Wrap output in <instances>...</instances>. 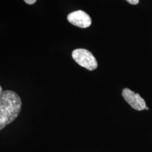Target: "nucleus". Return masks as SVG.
<instances>
[{
    "mask_svg": "<svg viewBox=\"0 0 152 152\" xmlns=\"http://www.w3.org/2000/svg\"><path fill=\"white\" fill-rule=\"evenodd\" d=\"M22 102L19 96L11 90L0 94V130L16 120L20 112Z\"/></svg>",
    "mask_w": 152,
    "mask_h": 152,
    "instance_id": "obj_1",
    "label": "nucleus"
},
{
    "mask_svg": "<svg viewBox=\"0 0 152 152\" xmlns=\"http://www.w3.org/2000/svg\"><path fill=\"white\" fill-rule=\"evenodd\" d=\"M72 55L77 63L89 71L95 70L98 67V63L95 58L87 50L76 49L72 52Z\"/></svg>",
    "mask_w": 152,
    "mask_h": 152,
    "instance_id": "obj_2",
    "label": "nucleus"
},
{
    "mask_svg": "<svg viewBox=\"0 0 152 152\" xmlns=\"http://www.w3.org/2000/svg\"><path fill=\"white\" fill-rule=\"evenodd\" d=\"M122 95L126 102L132 108L137 110H142L145 109V102L139 94H136L130 89L126 88L123 90Z\"/></svg>",
    "mask_w": 152,
    "mask_h": 152,
    "instance_id": "obj_3",
    "label": "nucleus"
},
{
    "mask_svg": "<svg viewBox=\"0 0 152 152\" xmlns=\"http://www.w3.org/2000/svg\"><path fill=\"white\" fill-rule=\"evenodd\" d=\"M67 20L72 24L81 28L88 27L91 24L90 16L82 10L72 12L67 16Z\"/></svg>",
    "mask_w": 152,
    "mask_h": 152,
    "instance_id": "obj_4",
    "label": "nucleus"
},
{
    "mask_svg": "<svg viewBox=\"0 0 152 152\" xmlns=\"http://www.w3.org/2000/svg\"><path fill=\"white\" fill-rule=\"evenodd\" d=\"M131 5H137L139 2V0H125Z\"/></svg>",
    "mask_w": 152,
    "mask_h": 152,
    "instance_id": "obj_5",
    "label": "nucleus"
},
{
    "mask_svg": "<svg viewBox=\"0 0 152 152\" xmlns=\"http://www.w3.org/2000/svg\"><path fill=\"white\" fill-rule=\"evenodd\" d=\"M37 0H24V1L28 5L34 4Z\"/></svg>",
    "mask_w": 152,
    "mask_h": 152,
    "instance_id": "obj_6",
    "label": "nucleus"
},
{
    "mask_svg": "<svg viewBox=\"0 0 152 152\" xmlns=\"http://www.w3.org/2000/svg\"><path fill=\"white\" fill-rule=\"evenodd\" d=\"M2 88L1 86H0V94H2Z\"/></svg>",
    "mask_w": 152,
    "mask_h": 152,
    "instance_id": "obj_7",
    "label": "nucleus"
},
{
    "mask_svg": "<svg viewBox=\"0 0 152 152\" xmlns=\"http://www.w3.org/2000/svg\"><path fill=\"white\" fill-rule=\"evenodd\" d=\"M145 109H146V110H149V108L146 107H145Z\"/></svg>",
    "mask_w": 152,
    "mask_h": 152,
    "instance_id": "obj_8",
    "label": "nucleus"
}]
</instances>
